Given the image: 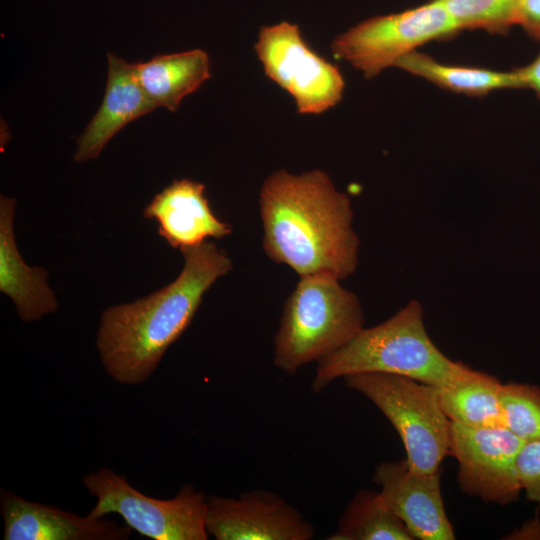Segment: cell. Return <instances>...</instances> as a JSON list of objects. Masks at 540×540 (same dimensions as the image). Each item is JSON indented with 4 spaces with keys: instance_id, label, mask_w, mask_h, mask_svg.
<instances>
[{
    "instance_id": "obj_1",
    "label": "cell",
    "mask_w": 540,
    "mask_h": 540,
    "mask_svg": "<svg viewBox=\"0 0 540 540\" xmlns=\"http://www.w3.org/2000/svg\"><path fill=\"white\" fill-rule=\"evenodd\" d=\"M263 249L272 261L298 276L344 280L359 263L360 240L353 228L350 197L319 169L271 173L259 193Z\"/></svg>"
},
{
    "instance_id": "obj_2",
    "label": "cell",
    "mask_w": 540,
    "mask_h": 540,
    "mask_svg": "<svg viewBox=\"0 0 540 540\" xmlns=\"http://www.w3.org/2000/svg\"><path fill=\"white\" fill-rule=\"evenodd\" d=\"M181 252L184 266L173 282L101 316L96 346L106 372L119 384L138 386L151 377L191 324L204 294L232 269L229 255L213 242Z\"/></svg>"
},
{
    "instance_id": "obj_3",
    "label": "cell",
    "mask_w": 540,
    "mask_h": 540,
    "mask_svg": "<svg viewBox=\"0 0 540 540\" xmlns=\"http://www.w3.org/2000/svg\"><path fill=\"white\" fill-rule=\"evenodd\" d=\"M469 369L448 358L433 343L424 324L422 305L411 300L392 317L364 327L344 347L318 362L311 389L320 393L339 378L363 372L406 376L441 388Z\"/></svg>"
},
{
    "instance_id": "obj_4",
    "label": "cell",
    "mask_w": 540,
    "mask_h": 540,
    "mask_svg": "<svg viewBox=\"0 0 540 540\" xmlns=\"http://www.w3.org/2000/svg\"><path fill=\"white\" fill-rule=\"evenodd\" d=\"M358 296L327 275L301 277L286 299L274 338V365L291 375L320 362L364 328Z\"/></svg>"
},
{
    "instance_id": "obj_5",
    "label": "cell",
    "mask_w": 540,
    "mask_h": 540,
    "mask_svg": "<svg viewBox=\"0 0 540 540\" xmlns=\"http://www.w3.org/2000/svg\"><path fill=\"white\" fill-rule=\"evenodd\" d=\"M343 379L347 387L367 397L391 422L413 470L439 471L450 454L451 421L441 407L436 387L380 372L356 373Z\"/></svg>"
},
{
    "instance_id": "obj_6",
    "label": "cell",
    "mask_w": 540,
    "mask_h": 540,
    "mask_svg": "<svg viewBox=\"0 0 540 540\" xmlns=\"http://www.w3.org/2000/svg\"><path fill=\"white\" fill-rule=\"evenodd\" d=\"M82 483L96 504L92 517L118 514L132 530L153 540H207V498L193 485H184L170 499L150 497L127 477L108 467L86 474Z\"/></svg>"
},
{
    "instance_id": "obj_7",
    "label": "cell",
    "mask_w": 540,
    "mask_h": 540,
    "mask_svg": "<svg viewBox=\"0 0 540 540\" xmlns=\"http://www.w3.org/2000/svg\"><path fill=\"white\" fill-rule=\"evenodd\" d=\"M461 29L437 0L398 13L366 19L336 36L333 54L348 62L366 78L383 70L424 44L447 40Z\"/></svg>"
},
{
    "instance_id": "obj_8",
    "label": "cell",
    "mask_w": 540,
    "mask_h": 540,
    "mask_svg": "<svg viewBox=\"0 0 540 540\" xmlns=\"http://www.w3.org/2000/svg\"><path fill=\"white\" fill-rule=\"evenodd\" d=\"M254 50L265 74L293 97L300 114H320L341 101L342 73L308 46L296 24L262 27Z\"/></svg>"
},
{
    "instance_id": "obj_9",
    "label": "cell",
    "mask_w": 540,
    "mask_h": 540,
    "mask_svg": "<svg viewBox=\"0 0 540 540\" xmlns=\"http://www.w3.org/2000/svg\"><path fill=\"white\" fill-rule=\"evenodd\" d=\"M524 441L506 427L474 428L451 422L450 454L460 489L484 502H516L522 486L517 461Z\"/></svg>"
},
{
    "instance_id": "obj_10",
    "label": "cell",
    "mask_w": 540,
    "mask_h": 540,
    "mask_svg": "<svg viewBox=\"0 0 540 540\" xmlns=\"http://www.w3.org/2000/svg\"><path fill=\"white\" fill-rule=\"evenodd\" d=\"M206 528L216 540H311L315 527L279 494L256 489L207 498Z\"/></svg>"
},
{
    "instance_id": "obj_11",
    "label": "cell",
    "mask_w": 540,
    "mask_h": 540,
    "mask_svg": "<svg viewBox=\"0 0 540 540\" xmlns=\"http://www.w3.org/2000/svg\"><path fill=\"white\" fill-rule=\"evenodd\" d=\"M373 482L389 509L414 539L453 540L455 533L441 493L440 470L421 473L406 459L383 461L375 467Z\"/></svg>"
},
{
    "instance_id": "obj_12",
    "label": "cell",
    "mask_w": 540,
    "mask_h": 540,
    "mask_svg": "<svg viewBox=\"0 0 540 540\" xmlns=\"http://www.w3.org/2000/svg\"><path fill=\"white\" fill-rule=\"evenodd\" d=\"M0 509L4 540H127L132 531L106 516H80L4 488L0 490Z\"/></svg>"
},
{
    "instance_id": "obj_13",
    "label": "cell",
    "mask_w": 540,
    "mask_h": 540,
    "mask_svg": "<svg viewBox=\"0 0 540 540\" xmlns=\"http://www.w3.org/2000/svg\"><path fill=\"white\" fill-rule=\"evenodd\" d=\"M143 216L155 219L159 235L180 251L232 232L231 225L212 211L205 186L191 179L174 180L151 200Z\"/></svg>"
},
{
    "instance_id": "obj_14",
    "label": "cell",
    "mask_w": 540,
    "mask_h": 540,
    "mask_svg": "<svg viewBox=\"0 0 540 540\" xmlns=\"http://www.w3.org/2000/svg\"><path fill=\"white\" fill-rule=\"evenodd\" d=\"M108 76L100 108L77 141L74 159L78 162L95 159L109 140L129 122L154 110L131 64L107 54Z\"/></svg>"
},
{
    "instance_id": "obj_15",
    "label": "cell",
    "mask_w": 540,
    "mask_h": 540,
    "mask_svg": "<svg viewBox=\"0 0 540 540\" xmlns=\"http://www.w3.org/2000/svg\"><path fill=\"white\" fill-rule=\"evenodd\" d=\"M15 199L0 200V291L14 302L19 318L30 322L53 313L58 307L46 283L47 271L29 267L17 250L13 231Z\"/></svg>"
},
{
    "instance_id": "obj_16",
    "label": "cell",
    "mask_w": 540,
    "mask_h": 540,
    "mask_svg": "<svg viewBox=\"0 0 540 540\" xmlns=\"http://www.w3.org/2000/svg\"><path fill=\"white\" fill-rule=\"evenodd\" d=\"M135 69L148 98L156 107L172 112L211 77L209 56L201 49L157 55L135 63Z\"/></svg>"
},
{
    "instance_id": "obj_17",
    "label": "cell",
    "mask_w": 540,
    "mask_h": 540,
    "mask_svg": "<svg viewBox=\"0 0 540 540\" xmlns=\"http://www.w3.org/2000/svg\"><path fill=\"white\" fill-rule=\"evenodd\" d=\"M502 383L490 374L469 369L458 380L437 388L441 407L451 422L474 428L504 427Z\"/></svg>"
},
{
    "instance_id": "obj_18",
    "label": "cell",
    "mask_w": 540,
    "mask_h": 540,
    "mask_svg": "<svg viewBox=\"0 0 540 540\" xmlns=\"http://www.w3.org/2000/svg\"><path fill=\"white\" fill-rule=\"evenodd\" d=\"M395 67L442 89L470 97H483L498 89L523 88L514 69L497 71L483 67L449 65L417 50L401 58Z\"/></svg>"
},
{
    "instance_id": "obj_19",
    "label": "cell",
    "mask_w": 540,
    "mask_h": 540,
    "mask_svg": "<svg viewBox=\"0 0 540 540\" xmlns=\"http://www.w3.org/2000/svg\"><path fill=\"white\" fill-rule=\"evenodd\" d=\"M328 540H413L404 523L379 492L360 490L341 516Z\"/></svg>"
},
{
    "instance_id": "obj_20",
    "label": "cell",
    "mask_w": 540,
    "mask_h": 540,
    "mask_svg": "<svg viewBox=\"0 0 540 540\" xmlns=\"http://www.w3.org/2000/svg\"><path fill=\"white\" fill-rule=\"evenodd\" d=\"M462 30L508 34L516 25L521 0H437Z\"/></svg>"
},
{
    "instance_id": "obj_21",
    "label": "cell",
    "mask_w": 540,
    "mask_h": 540,
    "mask_svg": "<svg viewBox=\"0 0 540 540\" xmlns=\"http://www.w3.org/2000/svg\"><path fill=\"white\" fill-rule=\"evenodd\" d=\"M504 427L524 442L540 441V388L526 383L502 384Z\"/></svg>"
},
{
    "instance_id": "obj_22",
    "label": "cell",
    "mask_w": 540,
    "mask_h": 540,
    "mask_svg": "<svg viewBox=\"0 0 540 540\" xmlns=\"http://www.w3.org/2000/svg\"><path fill=\"white\" fill-rule=\"evenodd\" d=\"M517 468L526 498L540 504V441L524 443L518 456Z\"/></svg>"
},
{
    "instance_id": "obj_23",
    "label": "cell",
    "mask_w": 540,
    "mask_h": 540,
    "mask_svg": "<svg viewBox=\"0 0 540 540\" xmlns=\"http://www.w3.org/2000/svg\"><path fill=\"white\" fill-rule=\"evenodd\" d=\"M516 25L536 41L540 42V0H521Z\"/></svg>"
},
{
    "instance_id": "obj_24",
    "label": "cell",
    "mask_w": 540,
    "mask_h": 540,
    "mask_svg": "<svg viewBox=\"0 0 540 540\" xmlns=\"http://www.w3.org/2000/svg\"><path fill=\"white\" fill-rule=\"evenodd\" d=\"M522 87L532 89L540 99V52L536 58L526 66L514 68Z\"/></svg>"
}]
</instances>
